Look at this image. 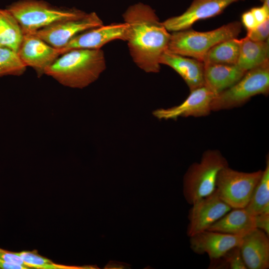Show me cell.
Instances as JSON below:
<instances>
[{
	"instance_id": "obj_1",
	"label": "cell",
	"mask_w": 269,
	"mask_h": 269,
	"mask_svg": "<svg viewBox=\"0 0 269 269\" xmlns=\"http://www.w3.org/2000/svg\"><path fill=\"white\" fill-rule=\"evenodd\" d=\"M128 25L127 41L134 63L147 73H157L160 58L167 50L171 33L149 6L138 3L123 14Z\"/></svg>"
},
{
	"instance_id": "obj_2",
	"label": "cell",
	"mask_w": 269,
	"mask_h": 269,
	"mask_svg": "<svg viewBox=\"0 0 269 269\" xmlns=\"http://www.w3.org/2000/svg\"><path fill=\"white\" fill-rule=\"evenodd\" d=\"M45 75L70 88L83 89L98 79L106 68L101 49H75L61 55Z\"/></svg>"
},
{
	"instance_id": "obj_3",
	"label": "cell",
	"mask_w": 269,
	"mask_h": 269,
	"mask_svg": "<svg viewBox=\"0 0 269 269\" xmlns=\"http://www.w3.org/2000/svg\"><path fill=\"white\" fill-rule=\"evenodd\" d=\"M242 24L233 21L208 31L189 28L171 33L166 51L203 62L208 51L217 44L233 38L241 32Z\"/></svg>"
},
{
	"instance_id": "obj_4",
	"label": "cell",
	"mask_w": 269,
	"mask_h": 269,
	"mask_svg": "<svg viewBox=\"0 0 269 269\" xmlns=\"http://www.w3.org/2000/svg\"><path fill=\"white\" fill-rule=\"evenodd\" d=\"M228 165L220 151H205L200 161L192 163L183 177V194L191 205L199 199L212 194L216 188L219 171Z\"/></svg>"
},
{
	"instance_id": "obj_5",
	"label": "cell",
	"mask_w": 269,
	"mask_h": 269,
	"mask_svg": "<svg viewBox=\"0 0 269 269\" xmlns=\"http://www.w3.org/2000/svg\"><path fill=\"white\" fill-rule=\"evenodd\" d=\"M20 24L23 34L34 33L57 21L84 16L87 13L75 8L53 6L46 1L21 0L7 8Z\"/></svg>"
},
{
	"instance_id": "obj_6",
	"label": "cell",
	"mask_w": 269,
	"mask_h": 269,
	"mask_svg": "<svg viewBox=\"0 0 269 269\" xmlns=\"http://www.w3.org/2000/svg\"><path fill=\"white\" fill-rule=\"evenodd\" d=\"M269 92V61L247 71L230 88L216 95L212 111L238 107L257 95H267Z\"/></svg>"
},
{
	"instance_id": "obj_7",
	"label": "cell",
	"mask_w": 269,
	"mask_h": 269,
	"mask_svg": "<svg viewBox=\"0 0 269 269\" xmlns=\"http://www.w3.org/2000/svg\"><path fill=\"white\" fill-rule=\"evenodd\" d=\"M263 170L245 172L227 166L219 172L216 188L220 198L232 208H245Z\"/></svg>"
},
{
	"instance_id": "obj_8",
	"label": "cell",
	"mask_w": 269,
	"mask_h": 269,
	"mask_svg": "<svg viewBox=\"0 0 269 269\" xmlns=\"http://www.w3.org/2000/svg\"><path fill=\"white\" fill-rule=\"evenodd\" d=\"M103 25L101 19L93 12L81 17L57 21L34 33L50 46L60 49L78 34Z\"/></svg>"
},
{
	"instance_id": "obj_9",
	"label": "cell",
	"mask_w": 269,
	"mask_h": 269,
	"mask_svg": "<svg viewBox=\"0 0 269 269\" xmlns=\"http://www.w3.org/2000/svg\"><path fill=\"white\" fill-rule=\"evenodd\" d=\"M189 210L187 234L189 237L207 230L230 211L232 208L220 197L216 189L212 194L191 205Z\"/></svg>"
},
{
	"instance_id": "obj_10",
	"label": "cell",
	"mask_w": 269,
	"mask_h": 269,
	"mask_svg": "<svg viewBox=\"0 0 269 269\" xmlns=\"http://www.w3.org/2000/svg\"><path fill=\"white\" fill-rule=\"evenodd\" d=\"M215 94L204 85L190 91L187 98L180 104L169 108L154 111L153 115L159 120H176L179 117H203L212 111L211 105Z\"/></svg>"
},
{
	"instance_id": "obj_11",
	"label": "cell",
	"mask_w": 269,
	"mask_h": 269,
	"mask_svg": "<svg viewBox=\"0 0 269 269\" xmlns=\"http://www.w3.org/2000/svg\"><path fill=\"white\" fill-rule=\"evenodd\" d=\"M128 29V25L125 22L92 28L78 34L58 50L62 55L75 49H101L115 40L126 41Z\"/></svg>"
},
{
	"instance_id": "obj_12",
	"label": "cell",
	"mask_w": 269,
	"mask_h": 269,
	"mask_svg": "<svg viewBox=\"0 0 269 269\" xmlns=\"http://www.w3.org/2000/svg\"><path fill=\"white\" fill-rule=\"evenodd\" d=\"M243 0H194L182 14L162 22L169 32L190 28L198 20L221 13L229 5Z\"/></svg>"
},
{
	"instance_id": "obj_13",
	"label": "cell",
	"mask_w": 269,
	"mask_h": 269,
	"mask_svg": "<svg viewBox=\"0 0 269 269\" xmlns=\"http://www.w3.org/2000/svg\"><path fill=\"white\" fill-rule=\"evenodd\" d=\"M17 54L26 67L32 68L37 76L45 74L46 70L61 55L55 48L34 33L24 34Z\"/></svg>"
},
{
	"instance_id": "obj_14",
	"label": "cell",
	"mask_w": 269,
	"mask_h": 269,
	"mask_svg": "<svg viewBox=\"0 0 269 269\" xmlns=\"http://www.w3.org/2000/svg\"><path fill=\"white\" fill-rule=\"evenodd\" d=\"M190 247L196 254H207L210 261L222 257L234 247H240L242 237L205 230L190 237Z\"/></svg>"
},
{
	"instance_id": "obj_15",
	"label": "cell",
	"mask_w": 269,
	"mask_h": 269,
	"mask_svg": "<svg viewBox=\"0 0 269 269\" xmlns=\"http://www.w3.org/2000/svg\"><path fill=\"white\" fill-rule=\"evenodd\" d=\"M269 236L255 228L242 237L240 247L247 269H267L269 268Z\"/></svg>"
},
{
	"instance_id": "obj_16",
	"label": "cell",
	"mask_w": 269,
	"mask_h": 269,
	"mask_svg": "<svg viewBox=\"0 0 269 269\" xmlns=\"http://www.w3.org/2000/svg\"><path fill=\"white\" fill-rule=\"evenodd\" d=\"M160 63L175 70L182 78L190 91L205 85L203 62L166 50L160 58Z\"/></svg>"
},
{
	"instance_id": "obj_17",
	"label": "cell",
	"mask_w": 269,
	"mask_h": 269,
	"mask_svg": "<svg viewBox=\"0 0 269 269\" xmlns=\"http://www.w3.org/2000/svg\"><path fill=\"white\" fill-rule=\"evenodd\" d=\"M247 71L237 64H205V85L215 94L230 88Z\"/></svg>"
},
{
	"instance_id": "obj_18",
	"label": "cell",
	"mask_w": 269,
	"mask_h": 269,
	"mask_svg": "<svg viewBox=\"0 0 269 269\" xmlns=\"http://www.w3.org/2000/svg\"><path fill=\"white\" fill-rule=\"evenodd\" d=\"M255 228V216L243 208H232L207 230L243 237Z\"/></svg>"
},
{
	"instance_id": "obj_19",
	"label": "cell",
	"mask_w": 269,
	"mask_h": 269,
	"mask_svg": "<svg viewBox=\"0 0 269 269\" xmlns=\"http://www.w3.org/2000/svg\"><path fill=\"white\" fill-rule=\"evenodd\" d=\"M240 50L237 65L247 71L269 61V39L256 41L246 36L239 39Z\"/></svg>"
},
{
	"instance_id": "obj_20",
	"label": "cell",
	"mask_w": 269,
	"mask_h": 269,
	"mask_svg": "<svg viewBox=\"0 0 269 269\" xmlns=\"http://www.w3.org/2000/svg\"><path fill=\"white\" fill-rule=\"evenodd\" d=\"M23 35L21 27L13 14L6 8H0V47L17 53Z\"/></svg>"
},
{
	"instance_id": "obj_21",
	"label": "cell",
	"mask_w": 269,
	"mask_h": 269,
	"mask_svg": "<svg viewBox=\"0 0 269 269\" xmlns=\"http://www.w3.org/2000/svg\"><path fill=\"white\" fill-rule=\"evenodd\" d=\"M239 50V39H229L211 48L205 55L203 62L205 64H236Z\"/></svg>"
},
{
	"instance_id": "obj_22",
	"label": "cell",
	"mask_w": 269,
	"mask_h": 269,
	"mask_svg": "<svg viewBox=\"0 0 269 269\" xmlns=\"http://www.w3.org/2000/svg\"><path fill=\"white\" fill-rule=\"evenodd\" d=\"M247 210L254 216L269 212V160H266L265 169L255 189L247 206Z\"/></svg>"
},
{
	"instance_id": "obj_23",
	"label": "cell",
	"mask_w": 269,
	"mask_h": 269,
	"mask_svg": "<svg viewBox=\"0 0 269 269\" xmlns=\"http://www.w3.org/2000/svg\"><path fill=\"white\" fill-rule=\"evenodd\" d=\"M26 68L16 52L0 47V78L8 75L20 76Z\"/></svg>"
},
{
	"instance_id": "obj_24",
	"label": "cell",
	"mask_w": 269,
	"mask_h": 269,
	"mask_svg": "<svg viewBox=\"0 0 269 269\" xmlns=\"http://www.w3.org/2000/svg\"><path fill=\"white\" fill-rule=\"evenodd\" d=\"M16 254L20 256L26 267L37 269H78L82 268L57 264L50 260L38 255L36 251H22Z\"/></svg>"
},
{
	"instance_id": "obj_25",
	"label": "cell",
	"mask_w": 269,
	"mask_h": 269,
	"mask_svg": "<svg viewBox=\"0 0 269 269\" xmlns=\"http://www.w3.org/2000/svg\"><path fill=\"white\" fill-rule=\"evenodd\" d=\"M210 269H247L240 247H234L221 258L210 261Z\"/></svg>"
},
{
	"instance_id": "obj_26",
	"label": "cell",
	"mask_w": 269,
	"mask_h": 269,
	"mask_svg": "<svg viewBox=\"0 0 269 269\" xmlns=\"http://www.w3.org/2000/svg\"><path fill=\"white\" fill-rule=\"evenodd\" d=\"M0 269H28L22 259L16 253L11 252L0 248Z\"/></svg>"
},
{
	"instance_id": "obj_27",
	"label": "cell",
	"mask_w": 269,
	"mask_h": 269,
	"mask_svg": "<svg viewBox=\"0 0 269 269\" xmlns=\"http://www.w3.org/2000/svg\"><path fill=\"white\" fill-rule=\"evenodd\" d=\"M269 19L259 24L254 29L247 32L246 36L252 40L264 41L269 39Z\"/></svg>"
},
{
	"instance_id": "obj_28",
	"label": "cell",
	"mask_w": 269,
	"mask_h": 269,
	"mask_svg": "<svg viewBox=\"0 0 269 269\" xmlns=\"http://www.w3.org/2000/svg\"><path fill=\"white\" fill-rule=\"evenodd\" d=\"M250 10L259 25L269 19V7L265 4L261 6L253 7Z\"/></svg>"
},
{
	"instance_id": "obj_29",
	"label": "cell",
	"mask_w": 269,
	"mask_h": 269,
	"mask_svg": "<svg viewBox=\"0 0 269 269\" xmlns=\"http://www.w3.org/2000/svg\"><path fill=\"white\" fill-rule=\"evenodd\" d=\"M256 228L260 229L269 236V212H264L255 216Z\"/></svg>"
},
{
	"instance_id": "obj_30",
	"label": "cell",
	"mask_w": 269,
	"mask_h": 269,
	"mask_svg": "<svg viewBox=\"0 0 269 269\" xmlns=\"http://www.w3.org/2000/svg\"><path fill=\"white\" fill-rule=\"evenodd\" d=\"M241 20V23L246 28L247 32L254 29L259 25L250 10L246 11L242 14Z\"/></svg>"
},
{
	"instance_id": "obj_31",
	"label": "cell",
	"mask_w": 269,
	"mask_h": 269,
	"mask_svg": "<svg viewBox=\"0 0 269 269\" xmlns=\"http://www.w3.org/2000/svg\"><path fill=\"white\" fill-rule=\"evenodd\" d=\"M263 3V4L266 5L268 7H269V0H260Z\"/></svg>"
}]
</instances>
